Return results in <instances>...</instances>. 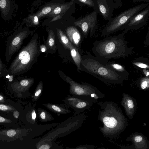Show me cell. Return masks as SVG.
Listing matches in <instances>:
<instances>
[{
    "label": "cell",
    "mask_w": 149,
    "mask_h": 149,
    "mask_svg": "<svg viewBox=\"0 0 149 149\" xmlns=\"http://www.w3.org/2000/svg\"><path fill=\"white\" fill-rule=\"evenodd\" d=\"M149 6V3H142L130 8L113 17H111L103 29L102 36H108L120 30H124L130 18Z\"/></svg>",
    "instance_id": "cell-5"
},
{
    "label": "cell",
    "mask_w": 149,
    "mask_h": 149,
    "mask_svg": "<svg viewBox=\"0 0 149 149\" xmlns=\"http://www.w3.org/2000/svg\"><path fill=\"white\" fill-rule=\"evenodd\" d=\"M50 147L48 145H44L41 146L39 148L40 149H49Z\"/></svg>",
    "instance_id": "cell-32"
},
{
    "label": "cell",
    "mask_w": 149,
    "mask_h": 149,
    "mask_svg": "<svg viewBox=\"0 0 149 149\" xmlns=\"http://www.w3.org/2000/svg\"><path fill=\"white\" fill-rule=\"evenodd\" d=\"M149 70L148 69H143V73L145 75L146 77H149Z\"/></svg>",
    "instance_id": "cell-29"
},
{
    "label": "cell",
    "mask_w": 149,
    "mask_h": 149,
    "mask_svg": "<svg viewBox=\"0 0 149 149\" xmlns=\"http://www.w3.org/2000/svg\"><path fill=\"white\" fill-rule=\"evenodd\" d=\"M52 107L54 110L56 111L60 112L61 111V109L55 105H52Z\"/></svg>",
    "instance_id": "cell-30"
},
{
    "label": "cell",
    "mask_w": 149,
    "mask_h": 149,
    "mask_svg": "<svg viewBox=\"0 0 149 149\" xmlns=\"http://www.w3.org/2000/svg\"><path fill=\"white\" fill-rule=\"evenodd\" d=\"M80 2L90 7L93 8L95 10V4L92 0H78Z\"/></svg>",
    "instance_id": "cell-24"
},
{
    "label": "cell",
    "mask_w": 149,
    "mask_h": 149,
    "mask_svg": "<svg viewBox=\"0 0 149 149\" xmlns=\"http://www.w3.org/2000/svg\"><path fill=\"white\" fill-rule=\"evenodd\" d=\"M40 50L41 52L47 53V55L48 54V49L46 45L44 44L40 45L39 47Z\"/></svg>",
    "instance_id": "cell-25"
},
{
    "label": "cell",
    "mask_w": 149,
    "mask_h": 149,
    "mask_svg": "<svg viewBox=\"0 0 149 149\" xmlns=\"http://www.w3.org/2000/svg\"><path fill=\"white\" fill-rule=\"evenodd\" d=\"M113 2L117 4L121 7L122 6V0H111Z\"/></svg>",
    "instance_id": "cell-31"
},
{
    "label": "cell",
    "mask_w": 149,
    "mask_h": 149,
    "mask_svg": "<svg viewBox=\"0 0 149 149\" xmlns=\"http://www.w3.org/2000/svg\"><path fill=\"white\" fill-rule=\"evenodd\" d=\"M95 6V10L106 20L112 17L113 10L121 7L111 0H92Z\"/></svg>",
    "instance_id": "cell-9"
},
{
    "label": "cell",
    "mask_w": 149,
    "mask_h": 149,
    "mask_svg": "<svg viewBox=\"0 0 149 149\" xmlns=\"http://www.w3.org/2000/svg\"><path fill=\"white\" fill-rule=\"evenodd\" d=\"M97 104L100 106L98 120L103 125L99 127L100 131L104 137L116 138L129 125L127 120L114 102L105 101Z\"/></svg>",
    "instance_id": "cell-2"
},
{
    "label": "cell",
    "mask_w": 149,
    "mask_h": 149,
    "mask_svg": "<svg viewBox=\"0 0 149 149\" xmlns=\"http://www.w3.org/2000/svg\"><path fill=\"white\" fill-rule=\"evenodd\" d=\"M57 34L59 40L65 49H70L72 43L67 36L60 29H57Z\"/></svg>",
    "instance_id": "cell-17"
},
{
    "label": "cell",
    "mask_w": 149,
    "mask_h": 149,
    "mask_svg": "<svg viewBox=\"0 0 149 149\" xmlns=\"http://www.w3.org/2000/svg\"><path fill=\"white\" fill-rule=\"evenodd\" d=\"M127 31L124 29L117 35L109 36L93 43L92 52L100 63L105 65L111 59L125 58L133 54V47H129L125 40Z\"/></svg>",
    "instance_id": "cell-1"
},
{
    "label": "cell",
    "mask_w": 149,
    "mask_h": 149,
    "mask_svg": "<svg viewBox=\"0 0 149 149\" xmlns=\"http://www.w3.org/2000/svg\"><path fill=\"white\" fill-rule=\"evenodd\" d=\"M67 36L71 43L75 47L78 48L81 41V33L75 27L70 26L65 29Z\"/></svg>",
    "instance_id": "cell-14"
},
{
    "label": "cell",
    "mask_w": 149,
    "mask_h": 149,
    "mask_svg": "<svg viewBox=\"0 0 149 149\" xmlns=\"http://www.w3.org/2000/svg\"><path fill=\"white\" fill-rule=\"evenodd\" d=\"M126 141L132 142L136 149H149V141L141 133L136 132L132 133L127 138Z\"/></svg>",
    "instance_id": "cell-13"
},
{
    "label": "cell",
    "mask_w": 149,
    "mask_h": 149,
    "mask_svg": "<svg viewBox=\"0 0 149 149\" xmlns=\"http://www.w3.org/2000/svg\"><path fill=\"white\" fill-rule=\"evenodd\" d=\"M16 133V132L14 130L11 129L8 131L7 134L9 136L12 137L15 135Z\"/></svg>",
    "instance_id": "cell-26"
},
{
    "label": "cell",
    "mask_w": 149,
    "mask_h": 149,
    "mask_svg": "<svg viewBox=\"0 0 149 149\" xmlns=\"http://www.w3.org/2000/svg\"><path fill=\"white\" fill-rule=\"evenodd\" d=\"M3 96L0 95V100H1L3 99Z\"/></svg>",
    "instance_id": "cell-37"
},
{
    "label": "cell",
    "mask_w": 149,
    "mask_h": 149,
    "mask_svg": "<svg viewBox=\"0 0 149 149\" xmlns=\"http://www.w3.org/2000/svg\"><path fill=\"white\" fill-rule=\"evenodd\" d=\"M55 38L54 32L52 30L48 32V35L46 42V45L48 50L56 51Z\"/></svg>",
    "instance_id": "cell-18"
},
{
    "label": "cell",
    "mask_w": 149,
    "mask_h": 149,
    "mask_svg": "<svg viewBox=\"0 0 149 149\" xmlns=\"http://www.w3.org/2000/svg\"><path fill=\"white\" fill-rule=\"evenodd\" d=\"M67 6V5L65 4L57 7L54 9L53 11V13L54 14H58L60 13L64 9H66Z\"/></svg>",
    "instance_id": "cell-23"
},
{
    "label": "cell",
    "mask_w": 149,
    "mask_h": 149,
    "mask_svg": "<svg viewBox=\"0 0 149 149\" xmlns=\"http://www.w3.org/2000/svg\"><path fill=\"white\" fill-rule=\"evenodd\" d=\"M19 113L17 111L14 112L13 115L15 118H17L19 116Z\"/></svg>",
    "instance_id": "cell-33"
},
{
    "label": "cell",
    "mask_w": 149,
    "mask_h": 149,
    "mask_svg": "<svg viewBox=\"0 0 149 149\" xmlns=\"http://www.w3.org/2000/svg\"><path fill=\"white\" fill-rule=\"evenodd\" d=\"M133 3H139L141 2H143L147 3H149V0H133Z\"/></svg>",
    "instance_id": "cell-28"
},
{
    "label": "cell",
    "mask_w": 149,
    "mask_h": 149,
    "mask_svg": "<svg viewBox=\"0 0 149 149\" xmlns=\"http://www.w3.org/2000/svg\"><path fill=\"white\" fill-rule=\"evenodd\" d=\"M40 116L42 119H45L46 117L45 113L44 111L42 112L40 114Z\"/></svg>",
    "instance_id": "cell-35"
},
{
    "label": "cell",
    "mask_w": 149,
    "mask_h": 149,
    "mask_svg": "<svg viewBox=\"0 0 149 149\" xmlns=\"http://www.w3.org/2000/svg\"><path fill=\"white\" fill-rule=\"evenodd\" d=\"M140 88L142 90H147L149 87V77H142L140 80Z\"/></svg>",
    "instance_id": "cell-20"
},
{
    "label": "cell",
    "mask_w": 149,
    "mask_h": 149,
    "mask_svg": "<svg viewBox=\"0 0 149 149\" xmlns=\"http://www.w3.org/2000/svg\"><path fill=\"white\" fill-rule=\"evenodd\" d=\"M149 16V6L132 17L126 25L127 31L137 30L145 26L148 21Z\"/></svg>",
    "instance_id": "cell-10"
},
{
    "label": "cell",
    "mask_w": 149,
    "mask_h": 149,
    "mask_svg": "<svg viewBox=\"0 0 149 149\" xmlns=\"http://www.w3.org/2000/svg\"><path fill=\"white\" fill-rule=\"evenodd\" d=\"M36 117V114L34 110H33L32 113V118L33 120H35Z\"/></svg>",
    "instance_id": "cell-34"
},
{
    "label": "cell",
    "mask_w": 149,
    "mask_h": 149,
    "mask_svg": "<svg viewBox=\"0 0 149 149\" xmlns=\"http://www.w3.org/2000/svg\"><path fill=\"white\" fill-rule=\"evenodd\" d=\"M82 58L81 68L83 71L99 79L106 84H121L128 78L111 69L101 63L95 56L86 52Z\"/></svg>",
    "instance_id": "cell-4"
},
{
    "label": "cell",
    "mask_w": 149,
    "mask_h": 149,
    "mask_svg": "<svg viewBox=\"0 0 149 149\" xmlns=\"http://www.w3.org/2000/svg\"><path fill=\"white\" fill-rule=\"evenodd\" d=\"M30 33L27 28L20 27L8 37L5 54L7 63L10 61L13 56L19 49L24 40L28 36Z\"/></svg>",
    "instance_id": "cell-6"
},
{
    "label": "cell",
    "mask_w": 149,
    "mask_h": 149,
    "mask_svg": "<svg viewBox=\"0 0 149 149\" xmlns=\"http://www.w3.org/2000/svg\"><path fill=\"white\" fill-rule=\"evenodd\" d=\"M59 76L64 80L70 84L71 90L79 95H87L96 102L97 100L104 97L105 95L93 86L87 83L81 85L77 83L62 71H58Z\"/></svg>",
    "instance_id": "cell-7"
},
{
    "label": "cell",
    "mask_w": 149,
    "mask_h": 149,
    "mask_svg": "<svg viewBox=\"0 0 149 149\" xmlns=\"http://www.w3.org/2000/svg\"><path fill=\"white\" fill-rule=\"evenodd\" d=\"M5 120V119L3 117L0 116V122H3Z\"/></svg>",
    "instance_id": "cell-36"
},
{
    "label": "cell",
    "mask_w": 149,
    "mask_h": 149,
    "mask_svg": "<svg viewBox=\"0 0 149 149\" xmlns=\"http://www.w3.org/2000/svg\"><path fill=\"white\" fill-rule=\"evenodd\" d=\"M70 50L71 56L77 67L78 72L80 73L81 71V63L82 57L78 51V48L75 47L72 44Z\"/></svg>",
    "instance_id": "cell-15"
},
{
    "label": "cell",
    "mask_w": 149,
    "mask_h": 149,
    "mask_svg": "<svg viewBox=\"0 0 149 149\" xmlns=\"http://www.w3.org/2000/svg\"><path fill=\"white\" fill-rule=\"evenodd\" d=\"M40 38L35 33L28 43L23 47L8 69L7 74L15 77L29 70L36 62L41 53Z\"/></svg>",
    "instance_id": "cell-3"
},
{
    "label": "cell",
    "mask_w": 149,
    "mask_h": 149,
    "mask_svg": "<svg viewBox=\"0 0 149 149\" xmlns=\"http://www.w3.org/2000/svg\"><path fill=\"white\" fill-rule=\"evenodd\" d=\"M121 105L123 107L127 117L130 119H133L137 108V102L135 99L129 94L122 93Z\"/></svg>",
    "instance_id": "cell-12"
},
{
    "label": "cell",
    "mask_w": 149,
    "mask_h": 149,
    "mask_svg": "<svg viewBox=\"0 0 149 149\" xmlns=\"http://www.w3.org/2000/svg\"><path fill=\"white\" fill-rule=\"evenodd\" d=\"M52 7L49 6L44 8L38 15L39 16H42L44 15L48 14L51 11Z\"/></svg>",
    "instance_id": "cell-22"
},
{
    "label": "cell",
    "mask_w": 149,
    "mask_h": 149,
    "mask_svg": "<svg viewBox=\"0 0 149 149\" xmlns=\"http://www.w3.org/2000/svg\"><path fill=\"white\" fill-rule=\"evenodd\" d=\"M132 64L140 69H149V60L145 58L141 57L132 61Z\"/></svg>",
    "instance_id": "cell-19"
},
{
    "label": "cell",
    "mask_w": 149,
    "mask_h": 149,
    "mask_svg": "<svg viewBox=\"0 0 149 149\" xmlns=\"http://www.w3.org/2000/svg\"><path fill=\"white\" fill-rule=\"evenodd\" d=\"M105 65L111 69L128 78L129 73L123 65L117 63L108 62Z\"/></svg>",
    "instance_id": "cell-16"
},
{
    "label": "cell",
    "mask_w": 149,
    "mask_h": 149,
    "mask_svg": "<svg viewBox=\"0 0 149 149\" xmlns=\"http://www.w3.org/2000/svg\"><path fill=\"white\" fill-rule=\"evenodd\" d=\"M8 69L2 62L0 57V77H4L7 74Z\"/></svg>",
    "instance_id": "cell-21"
},
{
    "label": "cell",
    "mask_w": 149,
    "mask_h": 149,
    "mask_svg": "<svg viewBox=\"0 0 149 149\" xmlns=\"http://www.w3.org/2000/svg\"><path fill=\"white\" fill-rule=\"evenodd\" d=\"M98 14L97 10H94L91 13L74 22L75 25L81 28L85 38H87L89 32L90 37L95 33L98 26Z\"/></svg>",
    "instance_id": "cell-8"
},
{
    "label": "cell",
    "mask_w": 149,
    "mask_h": 149,
    "mask_svg": "<svg viewBox=\"0 0 149 149\" xmlns=\"http://www.w3.org/2000/svg\"><path fill=\"white\" fill-rule=\"evenodd\" d=\"M18 8L15 0H0V15L5 21L12 18Z\"/></svg>",
    "instance_id": "cell-11"
},
{
    "label": "cell",
    "mask_w": 149,
    "mask_h": 149,
    "mask_svg": "<svg viewBox=\"0 0 149 149\" xmlns=\"http://www.w3.org/2000/svg\"><path fill=\"white\" fill-rule=\"evenodd\" d=\"M8 108L7 106L4 104H0V110L5 111L8 110Z\"/></svg>",
    "instance_id": "cell-27"
}]
</instances>
